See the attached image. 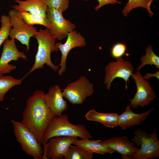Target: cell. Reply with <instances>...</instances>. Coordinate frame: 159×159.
<instances>
[{"mask_svg": "<svg viewBox=\"0 0 159 159\" xmlns=\"http://www.w3.org/2000/svg\"><path fill=\"white\" fill-rule=\"evenodd\" d=\"M22 115L21 122L42 144L46 130L51 119L55 116L48 105L43 91L37 90L28 98Z\"/></svg>", "mask_w": 159, "mask_h": 159, "instance_id": "1", "label": "cell"}, {"mask_svg": "<svg viewBox=\"0 0 159 159\" xmlns=\"http://www.w3.org/2000/svg\"><path fill=\"white\" fill-rule=\"evenodd\" d=\"M34 37L38 42L37 51L34 64L25 77L36 69L43 68L45 64L50 67L54 71H58L59 65H54L51 59L52 52L59 50L56 45V37L50 33L47 28L40 29Z\"/></svg>", "mask_w": 159, "mask_h": 159, "instance_id": "2", "label": "cell"}, {"mask_svg": "<svg viewBox=\"0 0 159 159\" xmlns=\"http://www.w3.org/2000/svg\"><path fill=\"white\" fill-rule=\"evenodd\" d=\"M59 136L76 137L81 139L92 138L84 124H72L67 114L54 116L52 118L44 134L42 144L47 143L51 138Z\"/></svg>", "mask_w": 159, "mask_h": 159, "instance_id": "3", "label": "cell"}, {"mask_svg": "<svg viewBox=\"0 0 159 159\" xmlns=\"http://www.w3.org/2000/svg\"><path fill=\"white\" fill-rule=\"evenodd\" d=\"M134 134L131 140L140 148V150L135 153L121 156L122 159H154L159 156V142L155 128L150 133L138 129L135 131Z\"/></svg>", "mask_w": 159, "mask_h": 159, "instance_id": "4", "label": "cell"}, {"mask_svg": "<svg viewBox=\"0 0 159 159\" xmlns=\"http://www.w3.org/2000/svg\"><path fill=\"white\" fill-rule=\"evenodd\" d=\"M11 121L16 139L23 151L34 159H42L43 150L35 135L21 122Z\"/></svg>", "mask_w": 159, "mask_h": 159, "instance_id": "5", "label": "cell"}, {"mask_svg": "<svg viewBox=\"0 0 159 159\" xmlns=\"http://www.w3.org/2000/svg\"><path fill=\"white\" fill-rule=\"evenodd\" d=\"M93 85L86 77L82 76L67 84L62 90V96L73 105L82 104L87 97L93 95Z\"/></svg>", "mask_w": 159, "mask_h": 159, "instance_id": "6", "label": "cell"}, {"mask_svg": "<svg viewBox=\"0 0 159 159\" xmlns=\"http://www.w3.org/2000/svg\"><path fill=\"white\" fill-rule=\"evenodd\" d=\"M11 26L9 36L11 39H16L26 47L27 52L29 49V41L37 31V28L26 24L19 15L18 11L13 9L8 14Z\"/></svg>", "mask_w": 159, "mask_h": 159, "instance_id": "7", "label": "cell"}, {"mask_svg": "<svg viewBox=\"0 0 159 159\" xmlns=\"http://www.w3.org/2000/svg\"><path fill=\"white\" fill-rule=\"evenodd\" d=\"M131 77L135 81L137 91L134 97L129 100V105L135 109L138 106L143 107L148 105L156 96L150 83L144 78L140 71L132 73Z\"/></svg>", "mask_w": 159, "mask_h": 159, "instance_id": "8", "label": "cell"}, {"mask_svg": "<svg viewBox=\"0 0 159 159\" xmlns=\"http://www.w3.org/2000/svg\"><path fill=\"white\" fill-rule=\"evenodd\" d=\"M105 69L104 83L107 90H110L112 81L117 77L124 80L125 82V88L127 89V83L129 84V78L134 69L131 62L125 60L120 57L117 58L115 62H110Z\"/></svg>", "mask_w": 159, "mask_h": 159, "instance_id": "9", "label": "cell"}, {"mask_svg": "<svg viewBox=\"0 0 159 159\" xmlns=\"http://www.w3.org/2000/svg\"><path fill=\"white\" fill-rule=\"evenodd\" d=\"M62 12L48 6L47 15L49 21L48 29L50 33L59 41H61L67 37L68 34L76 27L74 24L64 17Z\"/></svg>", "mask_w": 159, "mask_h": 159, "instance_id": "10", "label": "cell"}, {"mask_svg": "<svg viewBox=\"0 0 159 159\" xmlns=\"http://www.w3.org/2000/svg\"><path fill=\"white\" fill-rule=\"evenodd\" d=\"M77 137L59 136L51 138L44 146L42 159H62L64 158L69 146Z\"/></svg>", "mask_w": 159, "mask_h": 159, "instance_id": "11", "label": "cell"}, {"mask_svg": "<svg viewBox=\"0 0 159 159\" xmlns=\"http://www.w3.org/2000/svg\"><path fill=\"white\" fill-rule=\"evenodd\" d=\"M3 48L0 58V74L9 73L16 68L14 65L9 64L12 61H17L19 58L24 59L26 56L24 52H20L17 49L15 43V39H8L3 43Z\"/></svg>", "mask_w": 159, "mask_h": 159, "instance_id": "12", "label": "cell"}, {"mask_svg": "<svg viewBox=\"0 0 159 159\" xmlns=\"http://www.w3.org/2000/svg\"><path fill=\"white\" fill-rule=\"evenodd\" d=\"M67 37L64 43L59 42L56 44L57 47L62 53L60 63L59 65L60 67L58 72L59 76H62L66 71V59L71 50L75 47H82L87 45L84 37L74 30L68 34Z\"/></svg>", "mask_w": 159, "mask_h": 159, "instance_id": "13", "label": "cell"}, {"mask_svg": "<svg viewBox=\"0 0 159 159\" xmlns=\"http://www.w3.org/2000/svg\"><path fill=\"white\" fill-rule=\"evenodd\" d=\"M100 142L109 148L118 152L121 156L130 155L138 152L140 148L136 147L134 143L130 141L126 135L114 136Z\"/></svg>", "mask_w": 159, "mask_h": 159, "instance_id": "14", "label": "cell"}, {"mask_svg": "<svg viewBox=\"0 0 159 159\" xmlns=\"http://www.w3.org/2000/svg\"><path fill=\"white\" fill-rule=\"evenodd\" d=\"M45 96L49 107L55 116L62 115V112L67 110V103L63 98L59 85L50 87Z\"/></svg>", "mask_w": 159, "mask_h": 159, "instance_id": "15", "label": "cell"}, {"mask_svg": "<svg viewBox=\"0 0 159 159\" xmlns=\"http://www.w3.org/2000/svg\"><path fill=\"white\" fill-rule=\"evenodd\" d=\"M154 109V107H153L144 112L136 114L132 110L129 105H128L125 111L121 115H118L117 126L122 129L125 130L135 125H140L147 118Z\"/></svg>", "mask_w": 159, "mask_h": 159, "instance_id": "16", "label": "cell"}, {"mask_svg": "<svg viewBox=\"0 0 159 159\" xmlns=\"http://www.w3.org/2000/svg\"><path fill=\"white\" fill-rule=\"evenodd\" d=\"M18 5L12 6L14 9L19 11H25L33 14H39L47 18L48 6L42 0H15Z\"/></svg>", "mask_w": 159, "mask_h": 159, "instance_id": "17", "label": "cell"}, {"mask_svg": "<svg viewBox=\"0 0 159 159\" xmlns=\"http://www.w3.org/2000/svg\"><path fill=\"white\" fill-rule=\"evenodd\" d=\"M100 140H91L86 138L76 139L73 144L78 145L85 149L89 152L101 155L111 154L115 151L107 147L100 142Z\"/></svg>", "mask_w": 159, "mask_h": 159, "instance_id": "18", "label": "cell"}, {"mask_svg": "<svg viewBox=\"0 0 159 159\" xmlns=\"http://www.w3.org/2000/svg\"><path fill=\"white\" fill-rule=\"evenodd\" d=\"M118 116L117 113H102L92 109L86 113L85 117L88 120L100 122L105 127L114 128L117 126Z\"/></svg>", "mask_w": 159, "mask_h": 159, "instance_id": "19", "label": "cell"}, {"mask_svg": "<svg viewBox=\"0 0 159 159\" xmlns=\"http://www.w3.org/2000/svg\"><path fill=\"white\" fill-rule=\"evenodd\" d=\"M18 12L20 16L27 25L33 26L35 24H39L49 28V21L47 18L39 14L31 13L26 11H21Z\"/></svg>", "mask_w": 159, "mask_h": 159, "instance_id": "20", "label": "cell"}, {"mask_svg": "<svg viewBox=\"0 0 159 159\" xmlns=\"http://www.w3.org/2000/svg\"><path fill=\"white\" fill-rule=\"evenodd\" d=\"M154 0H129L122 11L124 16H127L134 9L142 7L147 11L149 16L152 17L153 13L150 9V5Z\"/></svg>", "mask_w": 159, "mask_h": 159, "instance_id": "21", "label": "cell"}, {"mask_svg": "<svg viewBox=\"0 0 159 159\" xmlns=\"http://www.w3.org/2000/svg\"><path fill=\"white\" fill-rule=\"evenodd\" d=\"M93 153L78 145H71L64 157V159H92Z\"/></svg>", "mask_w": 159, "mask_h": 159, "instance_id": "22", "label": "cell"}, {"mask_svg": "<svg viewBox=\"0 0 159 159\" xmlns=\"http://www.w3.org/2000/svg\"><path fill=\"white\" fill-rule=\"evenodd\" d=\"M22 79H16L11 76H0V101H2L6 93L13 86L20 85Z\"/></svg>", "mask_w": 159, "mask_h": 159, "instance_id": "23", "label": "cell"}, {"mask_svg": "<svg viewBox=\"0 0 159 159\" xmlns=\"http://www.w3.org/2000/svg\"><path fill=\"white\" fill-rule=\"evenodd\" d=\"M141 64L136 68L138 71L146 65H153L159 69V57L153 52L151 45H148L146 48L145 54L141 58Z\"/></svg>", "mask_w": 159, "mask_h": 159, "instance_id": "24", "label": "cell"}, {"mask_svg": "<svg viewBox=\"0 0 159 159\" xmlns=\"http://www.w3.org/2000/svg\"><path fill=\"white\" fill-rule=\"evenodd\" d=\"M1 27L0 28V47L4 41L9 35L11 28L10 18L9 16L2 15L1 18Z\"/></svg>", "mask_w": 159, "mask_h": 159, "instance_id": "25", "label": "cell"}, {"mask_svg": "<svg viewBox=\"0 0 159 159\" xmlns=\"http://www.w3.org/2000/svg\"><path fill=\"white\" fill-rule=\"evenodd\" d=\"M48 6L53 8L62 12L69 7V0H42Z\"/></svg>", "mask_w": 159, "mask_h": 159, "instance_id": "26", "label": "cell"}, {"mask_svg": "<svg viewBox=\"0 0 159 159\" xmlns=\"http://www.w3.org/2000/svg\"><path fill=\"white\" fill-rule=\"evenodd\" d=\"M126 49L127 46L125 44L121 43H116L111 49V55L114 58L121 57L125 54Z\"/></svg>", "mask_w": 159, "mask_h": 159, "instance_id": "27", "label": "cell"}, {"mask_svg": "<svg viewBox=\"0 0 159 159\" xmlns=\"http://www.w3.org/2000/svg\"><path fill=\"white\" fill-rule=\"evenodd\" d=\"M87 1L88 0H83ZM99 3L98 5L94 8V9L97 11L101 7L107 4H115L118 3L121 4L122 2L118 1V0H97Z\"/></svg>", "mask_w": 159, "mask_h": 159, "instance_id": "28", "label": "cell"}, {"mask_svg": "<svg viewBox=\"0 0 159 159\" xmlns=\"http://www.w3.org/2000/svg\"><path fill=\"white\" fill-rule=\"evenodd\" d=\"M156 77L158 80L159 79V71L156 72L155 73L152 74L151 73H148L146 74L144 77V78L146 80H148L149 79L152 77Z\"/></svg>", "mask_w": 159, "mask_h": 159, "instance_id": "29", "label": "cell"}, {"mask_svg": "<svg viewBox=\"0 0 159 159\" xmlns=\"http://www.w3.org/2000/svg\"><path fill=\"white\" fill-rule=\"evenodd\" d=\"M1 76V75L0 74V76Z\"/></svg>", "mask_w": 159, "mask_h": 159, "instance_id": "30", "label": "cell"}]
</instances>
